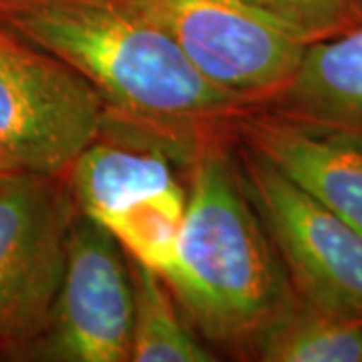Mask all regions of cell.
<instances>
[{
    "instance_id": "1",
    "label": "cell",
    "mask_w": 362,
    "mask_h": 362,
    "mask_svg": "<svg viewBox=\"0 0 362 362\" xmlns=\"http://www.w3.org/2000/svg\"><path fill=\"white\" fill-rule=\"evenodd\" d=\"M0 23L87 81L109 127L168 143L189 161L206 135L247 109L211 87L125 0H0Z\"/></svg>"
},
{
    "instance_id": "2",
    "label": "cell",
    "mask_w": 362,
    "mask_h": 362,
    "mask_svg": "<svg viewBox=\"0 0 362 362\" xmlns=\"http://www.w3.org/2000/svg\"><path fill=\"white\" fill-rule=\"evenodd\" d=\"M220 131L192 157L175 262L161 278L207 340L247 350L294 288Z\"/></svg>"
},
{
    "instance_id": "3",
    "label": "cell",
    "mask_w": 362,
    "mask_h": 362,
    "mask_svg": "<svg viewBox=\"0 0 362 362\" xmlns=\"http://www.w3.org/2000/svg\"><path fill=\"white\" fill-rule=\"evenodd\" d=\"M168 33L195 71L244 107L272 103L308 40L250 0H125Z\"/></svg>"
},
{
    "instance_id": "4",
    "label": "cell",
    "mask_w": 362,
    "mask_h": 362,
    "mask_svg": "<svg viewBox=\"0 0 362 362\" xmlns=\"http://www.w3.org/2000/svg\"><path fill=\"white\" fill-rule=\"evenodd\" d=\"M107 125L87 81L0 23V173L65 175Z\"/></svg>"
},
{
    "instance_id": "5",
    "label": "cell",
    "mask_w": 362,
    "mask_h": 362,
    "mask_svg": "<svg viewBox=\"0 0 362 362\" xmlns=\"http://www.w3.org/2000/svg\"><path fill=\"white\" fill-rule=\"evenodd\" d=\"M77 206L65 175L0 173V350L16 358L49 320Z\"/></svg>"
},
{
    "instance_id": "6",
    "label": "cell",
    "mask_w": 362,
    "mask_h": 362,
    "mask_svg": "<svg viewBox=\"0 0 362 362\" xmlns=\"http://www.w3.org/2000/svg\"><path fill=\"white\" fill-rule=\"evenodd\" d=\"M235 157L294 292L324 310L362 316V232L246 145Z\"/></svg>"
},
{
    "instance_id": "7",
    "label": "cell",
    "mask_w": 362,
    "mask_h": 362,
    "mask_svg": "<svg viewBox=\"0 0 362 362\" xmlns=\"http://www.w3.org/2000/svg\"><path fill=\"white\" fill-rule=\"evenodd\" d=\"M131 316L125 252L101 223L77 214L49 320L18 361L127 362Z\"/></svg>"
},
{
    "instance_id": "8",
    "label": "cell",
    "mask_w": 362,
    "mask_h": 362,
    "mask_svg": "<svg viewBox=\"0 0 362 362\" xmlns=\"http://www.w3.org/2000/svg\"><path fill=\"white\" fill-rule=\"evenodd\" d=\"M242 145L362 232V131L250 107L233 119Z\"/></svg>"
},
{
    "instance_id": "9",
    "label": "cell",
    "mask_w": 362,
    "mask_h": 362,
    "mask_svg": "<svg viewBox=\"0 0 362 362\" xmlns=\"http://www.w3.org/2000/svg\"><path fill=\"white\" fill-rule=\"evenodd\" d=\"M177 161L187 159L168 143L105 125L75 157L65 181L78 214L99 221L133 199L180 181Z\"/></svg>"
},
{
    "instance_id": "10",
    "label": "cell",
    "mask_w": 362,
    "mask_h": 362,
    "mask_svg": "<svg viewBox=\"0 0 362 362\" xmlns=\"http://www.w3.org/2000/svg\"><path fill=\"white\" fill-rule=\"evenodd\" d=\"M262 107L362 131V25L310 42L290 85Z\"/></svg>"
},
{
    "instance_id": "11",
    "label": "cell",
    "mask_w": 362,
    "mask_h": 362,
    "mask_svg": "<svg viewBox=\"0 0 362 362\" xmlns=\"http://www.w3.org/2000/svg\"><path fill=\"white\" fill-rule=\"evenodd\" d=\"M247 352L266 362H362V316L324 310L294 292Z\"/></svg>"
},
{
    "instance_id": "12",
    "label": "cell",
    "mask_w": 362,
    "mask_h": 362,
    "mask_svg": "<svg viewBox=\"0 0 362 362\" xmlns=\"http://www.w3.org/2000/svg\"><path fill=\"white\" fill-rule=\"evenodd\" d=\"M187 211V187L175 181L133 199L101 223L131 262L163 276L177 256Z\"/></svg>"
},
{
    "instance_id": "13",
    "label": "cell",
    "mask_w": 362,
    "mask_h": 362,
    "mask_svg": "<svg viewBox=\"0 0 362 362\" xmlns=\"http://www.w3.org/2000/svg\"><path fill=\"white\" fill-rule=\"evenodd\" d=\"M133 284L131 362H211L218 356L204 346L173 306L163 278L129 264Z\"/></svg>"
},
{
    "instance_id": "14",
    "label": "cell",
    "mask_w": 362,
    "mask_h": 362,
    "mask_svg": "<svg viewBox=\"0 0 362 362\" xmlns=\"http://www.w3.org/2000/svg\"><path fill=\"white\" fill-rule=\"evenodd\" d=\"M298 30L308 42L330 39L362 25L352 0H250Z\"/></svg>"
},
{
    "instance_id": "15",
    "label": "cell",
    "mask_w": 362,
    "mask_h": 362,
    "mask_svg": "<svg viewBox=\"0 0 362 362\" xmlns=\"http://www.w3.org/2000/svg\"><path fill=\"white\" fill-rule=\"evenodd\" d=\"M352 2L356 4V8H358V11H361V13H362V0H352Z\"/></svg>"
},
{
    "instance_id": "16",
    "label": "cell",
    "mask_w": 362,
    "mask_h": 362,
    "mask_svg": "<svg viewBox=\"0 0 362 362\" xmlns=\"http://www.w3.org/2000/svg\"><path fill=\"white\" fill-rule=\"evenodd\" d=\"M0 354H2V350H0Z\"/></svg>"
}]
</instances>
